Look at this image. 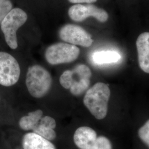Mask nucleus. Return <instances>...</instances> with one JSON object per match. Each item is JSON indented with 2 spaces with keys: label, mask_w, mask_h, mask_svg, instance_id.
Returning a JSON list of instances; mask_svg holds the SVG:
<instances>
[{
  "label": "nucleus",
  "mask_w": 149,
  "mask_h": 149,
  "mask_svg": "<svg viewBox=\"0 0 149 149\" xmlns=\"http://www.w3.org/2000/svg\"><path fill=\"white\" fill-rule=\"evenodd\" d=\"M97 0H69L70 2L76 4H81V3H88L91 4L92 3L96 2Z\"/></svg>",
  "instance_id": "17"
},
{
  "label": "nucleus",
  "mask_w": 149,
  "mask_h": 149,
  "mask_svg": "<svg viewBox=\"0 0 149 149\" xmlns=\"http://www.w3.org/2000/svg\"><path fill=\"white\" fill-rule=\"evenodd\" d=\"M136 45L139 67L145 73L149 74V32H144L139 35Z\"/></svg>",
  "instance_id": "10"
},
{
  "label": "nucleus",
  "mask_w": 149,
  "mask_h": 149,
  "mask_svg": "<svg viewBox=\"0 0 149 149\" xmlns=\"http://www.w3.org/2000/svg\"><path fill=\"white\" fill-rule=\"evenodd\" d=\"M22 146L23 149H56L50 141L33 132L23 136Z\"/></svg>",
  "instance_id": "11"
},
{
  "label": "nucleus",
  "mask_w": 149,
  "mask_h": 149,
  "mask_svg": "<svg viewBox=\"0 0 149 149\" xmlns=\"http://www.w3.org/2000/svg\"><path fill=\"white\" fill-rule=\"evenodd\" d=\"M80 49L69 43H58L49 46L45 53L49 64L55 65L70 63L78 58Z\"/></svg>",
  "instance_id": "6"
},
{
  "label": "nucleus",
  "mask_w": 149,
  "mask_h": 149,
  "mask_svg": "<svg viewBox=\"0 0 149 149\" xmlns=\"http://www.w3.org/2000/svg\"><path fill=\"white\" fill-rule=\"evenodd\" d=\"M70 18L74 22L84 21L89 17L96 18L97 21L104 23L108 19L107 11L92 4H76L72 6L69 10Z\"/></svg>",
  "instance_id": "9"
},
{
  "label": "nucleus",
  "mask_w": 149,
  "mask_h": 149,
  "mask_svg": "<svg viewBox=\"0 0 149 149\" xmlns=\"http://www.w3.org/2000/svg\"><path fill=\"white\" fill-rule=\"evenodd\" d=\"M59 37L66 43L85 48L90 47L93 42L90 34L85 29L72 24L62 27L59 31Z\"/></svg>",
  "instance_id": "8"
},
{
  "label": "nucleus",
  "mask_w": 149,
  "mask_h": 149,
  "mask_svg": "<svg viewBox=\"0 0 149 149\" xmlns=\"http://www.w3.org/2000/svg\"><path fill=\"white\" fill-rule=\"evenodd\" d=\"M74 141L79 149H114L109 139L98 136L94 129L88 127L77 128L74 135Z\"/></svg>",
  "instance_id": "4"
},
{
  "label": "nucleus",
  "mask_w": 149,
  "mask_h": 149,
  "mask_svg": "<svg viewBox=\"0 0 149 149\" xmlns=\"http://www.w3.org/2000/svg\"><path fill=\"white\" fill-rule=\"evenodd\" d=\"M138 136L144 148L149 149V119L139 129Z\"/></svg>",
  "instance_id": "15"
},
{
  "label": "nucleus",
  "mask_w": 149,
  "mask_h": 149,
  "mask_svg": "<svg viewBox=\"0 0 149 149\" xmlns=\"http://www.w3.org/2000/svg\"><path fill=\"white\" fill-rule=\"evenodd\" d=\"M92 72L85 64H79L74 69L66 70L61 75L59 81L64 88L70 90L74 96L82 95L90 85Z\"/></svg>",
  "instance_id": "2"
},
{
  "label": "nucleus",
  "mask_w": 149,
  "mask_h": 149,
  "mask_svg": "<svg viewBox=\"0 0 149 149\" xmlns=\"http://www.w3.org/2000/svg\"><path fill=\"white\" fill-rule=\"evenodd\" d=\"M111 91L108 85L102 82L95 84L86 92L84 103L97 119L106 117Z\"/></svg>",
  "instance_id": "1"
},
{
  "label": "nucleus",
  "mask_w": 149,
  "mask_h": 149,
  "mask_svg": "<svg viewBox=\"0 0 149 149\" xmlns=\"http://www.w3.org/2000/svg\"><path fill=\"white\" fill-rule=\"evenodd\" d=\"M26 84L31 95L40 98L45 96L50 90L52 78L48 70L40 65H35L28 69Z\"/></svg>",
  "instance_id": "3"
},
{
  "label": "nucleus",
  "mask_w": 149,
  "mask_h": 149,
  "mask_svg": "<svg viewBox=\"0 0 149 149\" xmlns=\"http://www.w3.org/2000/svg\"><path fill=\"white\" fill-rule=\"evenodd\" d=\"M43 112L40 109L29 112L26 116L22 117L19 121V126L24 130H33L38 123L43 117Z\"/></svg>",
  "instance_id": "14"
},
{
  "label": "nucleus",
  "mask_w": 149,
  "mask_h": 149,
  "mask_svg": "<svg viewBox=\"0 0 149 149\" xmlns=\"http://www.w3.org/2000/svg\"><path fill=\"white\" fill-rule=\"evenodd\" d=\"M121 59V55L116 51L106 50L99 51L92 54V60L97 65L113 64Z\"/></svg>",
  "instance_id": "13"
},
{
  "label": "nucleus",
  "mask_w": 149,
  "mask_h": 149,
  "mask_svg": "<svg viewBox=\"0 0 149 149\" xmlns=\"http://www.w3.org/2000/svg\"><path fill=\"white\" fill-rule=\"evenodd\" d=\"M21 69L18 61L11 54L0 52V85L10 87L19 80Z\"/></svg>",
  "instance_id": "7"
},
{
  "label": "nucleus",
  "mask_w": 149,
  "mask_h": 149,
  "mask_svg": "<svg viewBox=\"0 0 149 149\" xmlns=\"http://www.w3.org/2000/svg\"><path fill=\"white\" fill-rule=\"evenodd\" d=\"M12 9L13 5L11 0H0V24Z\"/></svg>",
  "instance_id": "16"
},
{
  "label": "nucleus",
  "mask_w": 149,
  "mask_h": 149,
  "mask_svg": "<svg viewBox=\"0 0 149 149\" xmlns=\"http://www.w3.org/2000/svg\"><path fill=\"white\" fill-rule=\"evenodd\" d=\"M27 13L19 8H13L1 23L5 41L12 49L18 47L17 32L27 21Z\"/></svg>",
  "instance_id": "5"
},
{
  "label": "nucleus",
  "mask_w": 149,
  "mask_h": 149,
  "mask_svg": "<svg viewBox=\"0 0 149 149\" xmlns=\"http://www.w3.org/2000/svg\"><path fill=\"white\" fill-rule=\"evenodd\" d=\"M55 127V120L53 118L47 116L40 119L37 125L33 129V132L49 141H52L56 136V132L54 130Z\"/></svg>",
  "instance_id": "12"
}]
</instances>
